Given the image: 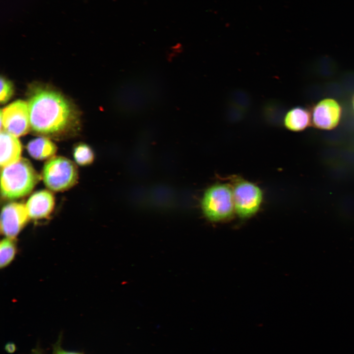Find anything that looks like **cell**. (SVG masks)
Instances as JSON below:
<instances>
[{
	"label": "cell",
	"instance_id": "2e32d148",
	"mask_svg": "<svg viewBox=\"0 0 354 354\" xmlns=\"http://www.w3.org/2000/svg\"><path fill=\"white\" fill-rule=\"evenodd\" d=\"M13 88L12 83L4 77L0 78V102L6 103L13 94Z\"/></svg>",
	"mask_w": 354,
	"mask_h": 354
},
{
	"label": "cell",
	"instance_id": "5bb4252c",
	"mask_svg": "<svg viewBox=\"0 0 354 354\" xmlns=\"http://www.w3.org/2000/svg\"><path fill=\"white\" fill-rule=\"evenodd\" d=\"M16 253V246L14 239L5 237L1 241L0 245V267H5L10 264Z\"/></svg>",
	"mask_w": 354,
	"mask_h": 354
},
{
	"label": "cell",
	"instance_id": "8fae6325",
	"mask_svg": "<svg viewBox=\"0 0 354 354\" xmlns=\"http://www.w3.org/2000/svg\"><path fill=\"white\" fill-rule=\"evenodd\" d=\"M0 142L1 167L12 164L21 158L22 145L17 137L2 130L0 132Z\"/></svg>",
	"mask_w": 354,
	"mask_h": 354
},
{
	"label": "cell",
	"instance_id": "e0dca14e",
	"mask_svg": "<svg viewBox=\"0 0 354 354\" xmlns=\"http://www.w3.org/2000/svg\"><path fill=\"white\" fill-rule=\"evenodd\" d=\"M62 334H60L58 340L53 346L52 354H84L83 352L69 351L66 350L61 347Z\"/></svg>",
	"mask_w": 354,
	"mask_h": 354
},
{
	"label": "cell",
	"instance_id": "ba28073f",
	"mask_svg": "<svg viewBox=\"0 0 354 354\" xmlns=\"http://www.w3.org/2000/svg\"><path fill=\"white\" fill-rule=\"evenodd\" d=\"M30 218L26 205L11 203L2 209L0 231L6 237L15 239Z\"/></svg>",
	"mask_w": 354,
	"mask_h": 354
},
{
	"label": "cell",
	"instance_id": "9a60e30c",
	"mask_svg": "<svg viewBox=\"0 0 354 354\" xmlns=\"http://www.w3.org/2000/svg\"><path fill=\"white\" fill-rule=\"evenodd\" d=\"M73 155L75 161L82 166L90 164L94 159V154L91 149L84 144H81L75 147Z\"/></svg>",
	"mask_w": 354,
	"mask_h": 354
},
{
	"label": "cell",
	"instance_id": "4fadbf2b",
	"mask_svg": "<svg viewBox=\"0 0 354 354\" xmlns=\"http://www.w3.org/2000/svg\"><path fill=\"white\" fill-rule=\"evenodd\" d=\"M310 122V115L305 109L296 107L290 110L284 119V124L289 130L299 131L305 129Z\"/></svg>",
	"mask_w": 354,
	"mask_h": 354
},
{
	"label": "cell",
	"instance_id": "30bf717a",
	"mask_svg": "<svg viewBox=\"0 0 354 354\" xmlns=\"http://www.w3.org/2000/svg\"><path fill=\"white\" fill-rule=\"evenodd\" d=\"M54 204L52 194L47 190H41L33 194L26 206L30 218L37 219L48 216L54 208Z\"/></svg>",
	"mask_w": 354,
	"mask_h": 354
},
{
	"label": "cell",
	"instance_id": "8992f818",
	"mask_svg": "<svg viewBox=\"0 0 354 354\" xmlns=\"http://www.w3.org/2000/svg\"><path fill=\"white\" fill-rule=\"evenodd\" d=\"M232 187L235 212L241 218H248L259 210L263 200L261 188L255 183L235 177Z\"/></svg>",
	"mask_w": 354,
	"mask_h": 354
},
{
	"label": "cell",
	"instance_id": "52a82bcc",
	"mask_svg": "<svg viewBox=\"0 0 354 354\" xmlns=\"http://www.w3.org/2000/svg\"><path fill=\"white\" fill-rule=\"evenodd\" d=\"M2 128L3 130L17 137L29 132L30 124L27 103L18 100L1 110V130Z\"/></svg>",
	"mask_w": 354,
	"mask_h": 354
},
{
	"label": "cell",
	"instance_id": "9c48e42d",
	"mask_svg": "<svg viewBox=\"0 0 354 354\" xmlns=\"http://www.w3.org/2000/svg\"><path fill=\"white\" fill-rule=\"evenodd\" d=\"M341 115V108L335 100L325 99L314 108L313 122L315 126L323 129H331L338 124Z\"/></svg>",
	"mask_w": 354,
	"mask_h": 354
},
{
	"label": "cell",
	"instance_id": "277c9868",
	"mask_svg": "<svg viewBox=\"0 0 354 354\" xmlns=\"http://www.w3.org/2000/svg\"><path fill=\"white\" fill-rule=\"evenodd\" d=\"M201 207L205 216L211 221L232 217L235 211L232 186L216 183L209 187L204 193Z\"/></svg>",
	"mask_w": 354,
	"mask_h": 354
},
{
	"label": "cell",
	"instance_id": "6da1fadb",
	"mask_svg": "<svg viewBox=\"0 0 354 354\" xmlns=\"http://www.w3.org/2000/svg\"><path fill=\"white\" fill-rule=\"evenodd\" d=\"M27 103L30 128L36 133L59 135L66 131L76 122L74 107L58 91L37 88L31 91Z\"/></svg>",
	"mask_w": 354,
	"mask_h": 354
},
{
	"label": "cell",
	"instance_id": "ffe728a7",
	"mask_svg": "<svg viewBox=\"0 0 354 354\" xmlns=\"http://www.w3.org/2000/svg\"><path fill=\"white\" fill-rule=\"evenodd\" d=\"M353 105H354V100H353Z\"/></svg>",
	"mask_w": 354,
	"mask_h": 354
},
{
	"label": "cell",
	"instance_id": "5b68a950",
	"mask_svg": "<svg viewBox=\"0 0 354 354\" xmlns=\"http://www.w3.org/2000/svg\"><path fill=\"white\" fill-rule=\"evenodd\" d=\"M76 166L63 157L51 158L45 164L42 177L46 186L55 191L67 189L74 185L78 179Z\"/></svg>",
	"mask_w": 354,
	"mask_h": 354
},
{
	"label": "cell",
	"instance_id": "3957f363",
	"mask_svg": "<svg viewBox=\"0 0 354 354\" xmlns=\"http://www.w3.org/2000/svg\"><path fill=\"white\" fill-rule=\"evenodd\" d=\"M40 176L27 159L21 158L17 162L3 167L1 172L2 196L8 199L25 196L33 189Z\"/></svg>",
	"mask_w": 354,
	"mask_h": 354
},
{
	"label": "cell",
	"instance_id": "7c38bea8",
	"mask_svg": "<svg viewBox=\"0 0 354 354\" xmlns=\"http://www.w3.org/2000/svg\"><path fill=\"white\" fill-rule=\"evenodd\" d=\"M27 150L30 155L34 159L44 160L55 154L57 147L49 139L38 137L28 143Z\"/></svg>",
	"mask_w": 354,
	"mask_h": 354
},
{
	"label": "cell",
	"instance_id": "d6986e66",
	"mask_svg": "<svg viewBox=\"0 0 354 354\" xmlns=\"http://www.w3.org/2000/svg\"><path fill=\"white\" fill-rule=\"evenodd\" d=\"M30 354H43V350L38 346L33 349Z\"/></svg>",
	"mask_w": 354,
	"mask_h": 354
},
{
	"label": "cell",
	"instance_id": "ac0fdd59",
	"mask_svg": "<svg viewBox=\"0 0 354 354\" xmlns=\"http://www.w3.org/2000/svg\"><path fill=\"white\" fill-rule=\"evenodd\" d=\"M4 350L8 354H13L16 351V347L13 343L8 342L4 346Z\"/></svg>",
	"mask_w": 354,
	"mask_h": 354
},
{
	"label": "cell",
	"instance_id": "7a4b0ae2",
	"mask_svg": "<svg viewBox=\"0 0 354 354\" xmlns=\"http://www.w3.org/2000/svg\"><path fill=\"white\" fill-rule=\"evenodd\" d=\"M164 87L152 73L130 76L122 80L117 92V108L125 116L143 114L161 102Z\"/></svg>",
	"mask_w": 354,
	"mask_h": 354
}]
</instances>
